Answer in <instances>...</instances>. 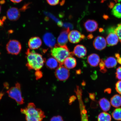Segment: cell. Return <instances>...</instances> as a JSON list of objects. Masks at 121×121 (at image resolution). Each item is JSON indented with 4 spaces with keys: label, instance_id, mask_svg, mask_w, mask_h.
Returning a JSON list of instances; mask_svg holds the SVG:
<instances>
[{
    "label": "cell",
    "instance_id": "6da1fadb",
    "mask_svg": "<svg viewBox=\"0 0 121 121\" xmlns=\"http://www.w3.org/2000/svg\"><path fill=\"white\" fill-rule=\"evenodd\" d=\"M26 54L27 60L26 65L30 70H40L46 61V60L41 54L31 51L29 49L27 50Z\"/></svg>",
    "mask_w": 121,
    "mask_h": 121
},
{
    "label": "cell",
    "instance_id": "7a4b0ae2",
    "mask_svg": "<svg viewBox=\"0 0 121 121\" xmlns=\"http://www.w3.org/2000/svg\"><path fill=\"white\" fill-rule=\"evenodd\" d=\"M21 112L25 115L26 121H42L45 117L44 112L37 108L34 103H29L25 108L21 109Z\"/></svg>",
    "mask_w": 121,
    "mask_h": 121
},
{
    "label": "cell",
    "instance_id": "3957f363",
    "mask_svg": "<svg viewBox=\"0 0 121 121\" xmlns=\"http://www.w3.org/2000/svg\"><path fill=\"white\" fill-rule=\"evenodd\" d=\"M51 52V55L58 62L60 65H63L65 60L68 57L73 55L66 45H56L52 48Z\"/></svg>",
    "mask_w": 121,
    "mask_h": 121
},
{
    "label": "cell",
    "instance_id": "277c9868",
    "mask_svg": "<svg viewBox=\"0 0 121 121\" xmlns=\"http://www.w3.org/2000/svg\"><path fill=\"white\" fill-rule=\"evenodd\" d=\"M10 97L14 99L19 105L24 104V99L22 98L20 84L17 82L15 86L10 88L7 92Z\"/></svg>",
    "mask_w": 121,
    "mask_h": 121
},
{
    "label": "cell",
    "instance_id": "5b68a950",
    "mask_svg": "<svg viewBox=\"0 0 121 121\" xmlns=\"http://www.w3.org/2000/svg\"><path fill=\"white\" fill-rule=\"evenodd\" d=\"M77 98L79 102L80 112H81V121H89L87 110L82 100V90L79 86H77L75 90Z\"/></svg>",
    "mask_w": 121,
    "mask_h": 121
},
{
    "label": "cell",
    "instance_id": "8992f818",
    "mask_svg": "<svg viewBox=\"0 0 121 121\" xmlns=\"http://www.w3.org/2000/svg\"><path fill=\"white\" fill-rule=\"evenodd\" d=\"M22 48L20 42L16 40H10L6 45L8 53L13 55L19 54L22 50Z\"/></svg>",
    "mask_w": 121,
    "mask_h": 121
},
{
    "label": "cell",
    "instance_id": "52a82bcc",
    "mask_svg": "<svg viewBox=\"0 0 121 121\" xmlns=\"http://www.w3.org/2000/svg\"><path fill=\"white\" fill-rule=\"evenodd\" d=\"M55 74L59 81H65L69 78L70 73L67 68L61 65L59 66L56 69Z\"/></svg>",
    "mask_w": 121,
    "mask_h": 121
},
{
    "label": "cell",
    "instance_id": "ba28073f",
    "mask_svg": "<svg viewBox=\"0 0 121 121\" xmlns=\"http://www.w3.org/2000/svg\"><path fill=\"white\" fill-rule=\"evenodd\" d=\"M115 28H110L108 30V34L106 38L107 43L109 46L117 45L119 41L118 37L115 31Z\"/></svg>",
    "mask_w": 121,
    "mask_h": 121
},
{
    "label": "cell",
    "instance_id": "9c48e42d",
    "mask_svg": "<svg viewBox=\"0 0 121 121\" xmlns=\"http://www.w3.org/2000/svg\"><path fill=\"white\" fill-rule=\"evenodd\" d=\"M69 40L71 43H79L85 38V36L77 30H73L69 31L68 35Z\"/></svg>",
    "mask_w": 121,
    "mask_h": 121
},
{
    "label": "cell",
    "instance_id": "30bf717a",
    "mask_svg": "<svg viewBox=\"0 0 121 121\" xmlns=\"http://www.w3.org/2000/svg\"><path fill=\"white\" fill-rule=\"evenodd\" d=\"M106 39L104 37L98 36L95 38L93 42V45L95 49L101 51L105 49L107 46Z\"/></svg>",
    "mask_w": 121,
    "mask_h": 121
},
{
    "label": "cell",
    "instance_id": "8fae6325",
    "mask_svg": "<svg viewBox=\"0 0 121 121\" xmlns=\"http://www.w3.org/2000/svg\"><path fill=\"white\" fill-rule=\"evenodd\" d=\"M7 15L8 18L10 20L16 21L20 17V11L17 8L12 7L7 10Z\"/></svg>",
    "mask_w": 121,
    "mask_h": 121
},
{
    "label": "cell",
    "instance_id": "7c38bea8",
    "mask_svg": "<svg viewBox=\"0 0 121 121\" xmlns=\"http://www.w3.org/2000/svg\"><path fill=\"white\" fill-rule=\"evenodd\" d=\"M70 29L68 28L63 30L57 38V42L58 45H66L69 40L68 35Z\"/></svg>",
    "mask_w": 121,
    "mask_h": 121
},
{
    "label": "cell",
    "instance_id": "4fadbf2b",
    "mask_svg": "<svg viewBox=\"0 0 121 121\" xmlns=\"http://www.w3.org/2000/svg\"><path fill=\"white\" fill-rule=\"evenodd\" d=\"M43 40L45 45L50 48H53L56 45L55 38L52 34L48 32L44 35Z\"/></svg>",
    "mask_w": 121,
    "mask_h": 121
},
{
    "label": "cell",
    "instance_id": "5bb4252c",
    "mask_svg": "<svg viewBox=\"0 0 121 121\" xmlns=\"http://www.w3.org/2000/svg\"><path fill=\"white\" fill-rule=\"evenodd\" d=\"M72 53L73 55L78 58H82L86 55L87 50L84 45H78L75 47Z\"/></svg>",
    "mask_w": 121,
    "mask_h": 121
},
{
    "label": "cell",
    "instance_id": "9a60e30c",
    "mask_svg": "<svg viewBox=\"0 0 121 121\" xmlns=\"http://www.w3.org/2000/svg\"><path fill=\"white\" fill-rule=\"evenodd\" d=\"M42 43V41L40 38L35 37H31L29 39L28 45L30 49H36L40 48Z\"/></svg>",
    "mask_w": 121,
    "mask_h": 121
},
{
    "label": "cell",
    "instance_id": "2e32d148",
    "mask_svg": "<svg viewBox=\"0 0 121 121\" xmlns=\"http://www.w3.org/2000/svg\"><path fill=\"white\" fill-rule=\"evenodd\" d=\"M87 61L90 66L93 67H96L99 64L100 60L98 54L93 53L88 56L87 58Z\"/></svg>",
    "mask_w": 121,
    "mask_h": 121
},
{
    "label": "cell",
    "instance_id": "e0dca14e",
    "mask_svg": "<svg viewBox=\"0 0 121 121\" xmlns=\"http://www.w3.org/2000/svg\"><path fill=\"white\" fill-rule=\"evenodd\" d=\"M84 26L87 31L92 32L95 31L97 29L98 25L96 21L89 20L85 23Z\"/></svg>",
    "mask_w": 121,
    "mask_h": 121
},
{
    "label": "cell",
    "instance_id": "ac0fdd59",
    "mask_svg": "<svg viewBox=\"0 0 121 121\" xmlns=\"http://www.w3.org/2000/svg\"><path fill=\"white\" fill-rule=\"evenodd\" d=\"M99 104L101 109L104 112L108 111L111 108L110 102L105 98H103L100 99Z\"/></svg>",
    "mask_w": 121,
    "mask_h": 121
},
{
    "label": "cell",
    "instance_id": "d6986e66",
    "mask_svg": "<svg viewBox=\"0 0 121 121\" xmlns=\"http://www.w3.org/2000/svg\"><path fill=\"white\" fill-rule=\"evenodd\" d=\"M76 59L72 56H69L65 60L63 65L68 69H71L74 68L77 65Z\"/></svg>",
    "mask_w": 121,
    "mask_h": 121
},
{
    "label": "cell",
    "instance_id": "ffe728a7",
    "mask_svg": "<svg viewBox=\"0 0 121 121\" xmlns=\"http://www.w3.org/2000/svg\"><path fill=\"white\" fill-rule=\"evenodd\" d=\"M47 67L51 69H56L60 65L58 62L53 57H51L45 61Z\"/></svg>",
    "mask_w": 121,
    "mask_h": 121
},
{
    "label": "cell",
    "instance_id": "44dd1931",
    "mask_svg": "<svg viewBox=\"0 0 121 121\" xmlns=\"http://www.w3.org/2000/svg\"><path fill=\"white\" fill-rule=\"evenodd\" d=\"M110 103L111 105L115 108H119L121 106V96L116 94L111 98Z\"/></svg>",
    "mask_w": 121,
    "mask_h": 121
},
{
    "label": "cell",
    "instance_id": "7402d4cb",
    "mask_svg": "<svg viewBox=\"0 0 121 121\" xmlns=\"http://www.w3.org/2000/svg\"><path fill=\"white\" fill-rule=\"evenodd\" d=\"M106 67L107 68H114L117 65V62L116 59L113 57H109L104 60Z\"/></svg>",
    "mask_w": 121,
    "mask_h": 121
},
{
    "label": "cell",
    "instance_id": "603a6c76",
    "mask_svg": "<svg viewBox=\"0 0 121 121\" xmlns=\"http://www.w3.org/2000/svg\"><path fill=\"white\" fill-rule=\"evenodd\" d=\"M113 14L118 18H121V3L115 4L113 8Z\"/></svg>",
    "mask_w": 121,
    "mask_h": 121
},
{
    "label": "cell",
    "instance_id": "cb8c5ba5",
    "mask_svg": "<svg viewBox=\"0 0 121 121\" xmlns=\"http://www.w3.org/2000/svg\"><path fill=\"white\" fill-rule=\"evenodd\" d=\"M112 118L109 113L104 112L99 113L98 116V121H111Z\"/></svg>",
    "mask_w": 121,
    "mask_h": 121
},
{
    "label": "cell",
    "instance_id": "d4e9b609",
    "mask_svg": "<svg viewBox=\"0 0 121 121\" xmlns=\"http://www.w3.org/2000/svg\"><path fill=\"white\" fill-rule=\"evenodd\" d=\"M112 116L115 120L121 121V108H117L113 110L112 113Z\"/></svg>",
    "mask_w": 121,
    "mask_h": 121
},
{
    "label": "cell",
    "instance_id": "484cf974",
    "mask_svg": "<svg viewBox=\"0 0 121 121\" xmlns=\"http://www.w3.org/2000/svg\"><path fill=\"white\" fill-rule=\"evenodd\" d=\"M100 70V72L103 73H105L107 72V70L106 69L105 63H104V60L103 59H101L100 62L99 63Z\"/></svg>",
    "mask_w": 121,
    "mask_h": 121
},
{
    "label": "cell",
    "instance_id": "4316f807",
    "mask_svg": "<svg viewBox=\"0 0 121 121\" xmlns=\"http://www.w3.org/2000/svg\"><path fill=\"white\" fill-rule=\"evenodd\" d=\"M115 31L121 43V23L119 24L116 28H115Z\"/></svg>",
    "mask_w": 121,
    "mask_h": 121
},
{
    "label": "cell",
    "instance_id": "83f0119b",
    "mask_svg": "<svg viewBox=\"0 0 121 121\" xmlns=\"http://www.w3.org/2000/svg\"><path fill=\"white\" fill-rule=\"evenodd\" d=\"M116 90L118 93L121 95V80L117 82L115 85Z\"/></svg>",
    "mask_w": 121,
    "mask_h": 121
},
{
    "label": "cell",
    "instance_id": "f1b7e54d",
    "mask_svg": "<svg viewBox=\"0 0 121 121\" xmlns=\"http://www.w3.org/2000/svg\"><path fill=\"white\" fill-rule=\"evenodd\" d=\"M116 78L119 80H121V66L118 67L116 72Z\"/></svg>",
    "mask_w": 121,
    "mask_h": 121
},
{
    "label": "cell",
    "instance_id": "f546056e",
    "mask_svg": "<svg viewBox=\"0 0 121 121\" xmlns=\"http://www.w3.org/2000/svg\"><path fill=\"white\" fill-rule=\"evenodd\" d=\"M48 3L50 5L55 6L58 4L60 0H46Z\"/></svg>",
    "mask_w": 121,
    "mask_h": 121
},
{
    "label": "cell",
    "instance_id": "4dcf8cb0",
    "mask_svg": "<svg viewBox=\"0 0 121 121\" xmlns=\"http://www.w3.org/2000/svg\"><path fill=\"white\" fill-rule=\"evenodd\" d=\"M50 121H64L62 117L60 116H54L52 117Z\"/></svg>",
    "mask_w": 121,
    "mask_h": 121
},
{
    "label": "cell",
    "instance_id": "1f68e13d",
    "mask_svg": "<svg viewBox=\"0 0 121 121\" xmlns=\"http://www.w3.org/2000/svg\"><path fill=\"white\" fill-rule=\"evenodd\" d=\"M35 75L36 79H39L42 77V73L40 71H37V72H35Z\"/></svg>",
    "mask_w": 121,
    "mask_h": 121
},
{
    "label": "cell",
    "instance_id": "d6a6232c",
    "mask_svg": "<svg viewBox=\"0 0 121 121\" xmlns=\"http://www.w3.org/2000/svg\"><path fill=\"white\" fill-rule=\"evenodd\" d=\"M115 56L117 58V62L119 64L121 65V57H120V54L119 53H116L115 54Z\"/></svg>",
    "mask_w": 121,
    "mask_h": 121
},
{
    "label": "cell",
    "instance_id": "836d02e7",
    "mask_svg": "<svg viewBox=\"0 0 121 121\" xmlns=\"http://www.w3.org/2000/svg\"><path fill=\"white\" fill-rule=\"evenodd\" d=\"M29 4H27L24 5L22 7L20 10V11H25L26 10L28 9L29 6Z\"/></svg>",
    "mask_w": 121,
    "mask_h": 121
},
{
    "label": "cell",
    "instance_id": "e575fe53",
    "mask_svg": "<svg viewBox=\"0 0 121 121\" xmlns=\"http://www.w3.org/2000/svg\"><path fill=\"white\" fill-rule=\"evenodd\" d=\"M89 96L92 100L95 101V95L94 93H89Z\"/></svg>",
    "mask_w": 121,
    "mask_h": 121
},
{
    "label": "cell",
    "instance_id": "d590c367",
    "mask_svg": "<svg viewBox=\"0 0 121 121\" xmlns=\"http://www.w3.org/2000/svg\"><path fill=\"white\" fill-rule=\"evenodd\" d=\"M22 0H10L12 2L14 3H17L20 2Z\"/></svg>",
    "mask_w": 121,
    "mask_h": 121
},
{
    "label": "cell",
    "instance_id": "8d00e7d4",
    "mask_svg": "<svg viewBox=\"0 0 121 121\" xmlns=\"http://www.w3.org/2000/svg\"><path fill=\"white\" fill-rule=\"evenodd\" d=\"M71 98L72 99H71V98H70V101H69V103H72L73 102V100H74L75 99H76V97L75 96H72Z\"/></svg>",
    "mask_w": 121,
    "mask_h": 121
},
{
    "label": "cell",
    "instance_id": "74e56055",
    "mask_svg": "<svg viewBox=\"0 0 121 121\" xmlns=\"http://www.w3.org/2000/svg\"><path fill=\"white\" fill-rule=\"evenodd\" d=\"M4 87L6 88L7 89L9 88V84L7 82H5L4 83Z\"/></svg>",
    "mask_w": 121,
    "mask_h": 121
},
{
    "label": "cell",
    "instance_id": "f35d334b",
    "mask_svg": "<svg viewBox=\"0 0 121 121\" xmlns=\"http://www.w3.org/2000/svg\"><path fill=\"white\" fill-rule=\"evenodd\" d=\"M105 92H107L108 93H110L111 92V90L110 89H107L105 90Z\"/></svg>",
    "mask_w": 121,
    "mask_h": 121
},
{
    "label": "cell",
    "instance_id": "ab89813d",
    "mask_svg": "<svg viewBox=\"0 0 121 121\" xmlns=\"http://www.w3.org/2000/svg\"><path fill=\"white\" fill-rule=\"evenodd\" d=\"M4 22L2 20L0 19V26H2L4 25Z\"/></svg>",
    "mask_w": 121,
    "mask_h": 121
},
{
    "label": "cell",
    "instance_id": "60d3db41",
    "mask_svg": "<svg viewBox=\"0 0 121 121\" xmlns=\"http://www.w3.org/2000/svg\"><path fill=\"white\" fill-rule=\"evenodd\" d=\"M5 1L4 0H0V4H3L5 3Z\"/></svg>",
    "mask_w": 121,
    "mask_h": 121
},
{
    "label": "cell",
    "instance_id": "b9f144b4",
    "mask_svg": "<svg viewBox=\"0 0 121 121\" xmlns=\"http://www.w3.org/2000/svg\"><path fill=\"white\" fill-rule=\"evenodd\" d=\"M1 10V6L0 5V13Z\"/></svg>",
    "mask_w": 121,
    "mask_h": 121
},
{
    "label": "cell",
    "instance_id": "7bdbcfd3",
    "mask_svg": "<svg viewBox=\"0 0 121 121\" xmlns=\"http://www.w3.org/2000/svg\"></svg>",
    "mask_w": 121,
    "mask_h": 121
},
{
    "label": "cell",
    "instance_id": "ee69618b",
    "mask_svg": "<svg viewBox=\"0 0 121 121\" xmlns=\"http://www.w3.org/2000/svg\"></svg>",
    "mask_w": 121,
    "mask_h": 121
}]
</instances>
